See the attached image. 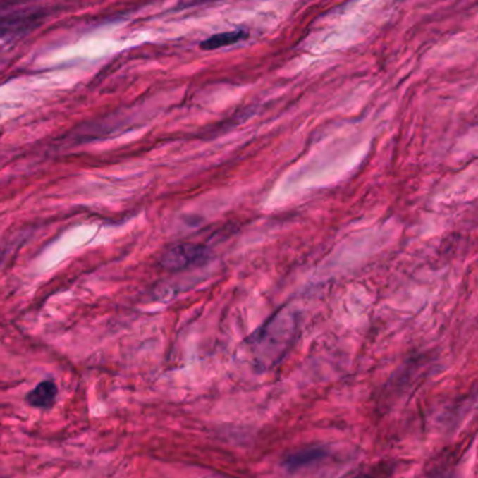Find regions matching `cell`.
I'll list each match as a JSON object with an SVG mask.
<instances>
[{"mask_svg":"<svg viewBox=\"0 0 478 478\" xmlns=\"http://www.w3.org/2000/svg\"><path fill=\"white\" fill-rule=\"evenodd\" d=\"M56 396H58V387L55 384L54 380L47 379L41 383H38L25 397L27 403L31 407L35 408H41V410H48L51 408L55 401H56Z\"/></svg>","mask_w":478,"mask_h":478,"instance_id":"7a4b0ae2","label":"cell"},{"mask_svg":"<svg viewBox=\"0 0 478 478\" xmlns=\"http://www.w3.org/2000/svg\"><path fill=\"white\" fill-rule=\"evenodd\" d=\"M327 456V451L320 446H312L302 451H298L292 455H289L283 460V467L289 472H298L300 469H305L310 465H314L320 460H323Z\"/></svg>","mask_w":478,"mask_h":478,"instance_id":"3957f363","label":"cell"},{"mask_svg":"<svg viewBox=\"0 0 478 478\" xmlns=\"http://www.w3.org/2000/svg\"><path fill=\"white\" fill-rule=\"evenodd\" d=\"M354 478H372V477H369V476H364V474H363V476H358V477H354Z\"/></svg>","mask_w":478,"mask_h":478,"instance_id":"5b68a950","label":"cell"},{"mask_svg":"<svg viewBox=\"0 0 478 478\" xmlns=\"http://www.w3.org/2000/svg\"><path fill=\"white\" fill-rule=\"evenodd\" d=\"M247 32L243 30H236V31H229V32H222V34H215L205 41L201 42V48L205 51H214L219 48H225L233 44H238L241 39L247 38Z\"/></svg>","mask_w":478,"mask_h":478,"instance_id":"277c9868","label":"cell"},{"mask_svg":"<svg viewBox=\"0 0 478 478\" xmlns=\"http://www.w3.org/2000/svg\"><path fill=\"white\" fill-rule=\"evenodd\" d=\"M208 251L195 244L181 243L170 247L161 257L163 266L168 269H183L207 259Z\"/></svg>","mask_w":478,"mask_h":478,"instance_id":"6da1fadb","label":"cell"}]
</instances>
